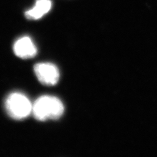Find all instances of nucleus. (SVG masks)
Here are the masks:
<instances>
[{"label":"nucleus","instance_id":"obj_1","mask_svg":"<svg viewBox=\"0 0 157 157\" xmlns=\"http://www.w3.org/2000/svg\"><path fill=\"white\" fill-rule=\"evenodd\" d=\"M64 111L62 102L58 98L51 96H43L39 98L33 104L32 113L36 119L46 121L58 119Z\"/></svg>","mask_w":157,"mask_h":157},{"label":"nucleus","instance_id":"obj_2","mask_svg":"<svg viewBox=\"0 0 157 157\" xmlns=\"http://www.w3.org/2000/svg\"><path fill=\"white\" fill-rule=\"evenodd\" d=\"M6 107L10 116L14 119L21 120L32 113L33 104L25 95L14 92L7 98Z\"/></svg>","mask_w":157,"mask_h":157},{"label":"nucleus","instance_id":"obj_3","mask_svg":"<svg viewBox=\"0 0 157 157\" xmlns=\"http://www.w3.org/2000/svg\"><path fill=\"white\" fill-rule=\"evenodd\" d=\"M34 72L42 84L52 86L56 85L60 78L58 67L51 63H40L34 66Z\"/></svg>","mask_w":157,"mask_h":157},{"label":"nucleus","instance_id":"obj_4","mask_svg":"<svg viewBox=\"0 0 157 157\" xmlns=\"http://www.w3.org/2000/svg\"><path fill=\"white\" fill-rule=\"evenodd\" d=\"M14 52L21 58H29L35 56L37 48L32 39L28 37H23L17 40L13 46Z\"/></svg>","mask_w":157,"mask_h":157},{"label":"nucleus","instance_id":"obj_5","mask_svg":"<svg viewBox=\"0 0 157 157\" xmlns=\"http://www.w3.org/2000/svg\"><path fill=\"white\" fill-rule=\"evenodd\" d=\"M51 7V0H36L33 7L28 10L25 15L28 19L38 20L50 11Z\"/></svg>","mask_w":157,"mask_h":157}]
</instances>
